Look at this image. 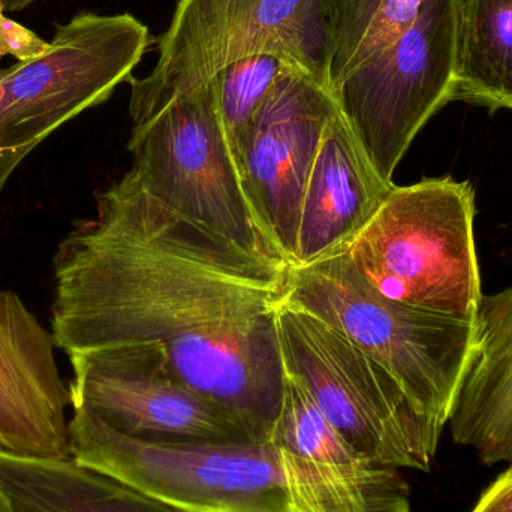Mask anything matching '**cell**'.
Returning <instances> with one entry per match:
<instances>
[{
  "label": "cell",
  "mask_w": 512,
  "mask_h": 512,
  "mask_svg": "<svg viewBox=\"0 0 512 512\" xmlns=\"http://www.w3.org/2000/svg\"><path fill=\"white\" fill-rule=\"evenodd\" d=\"M53 328L68 355L156 343L179 381L270 442L285 394L279 309L289 267L180 218L129 170L53 258Z\"/></svg>",
  "instance_id": "6da1fadb"
},
{
  "label": "cell",
  "mask_w": 512,
  "mask_h": 512,
  "mask_svg": "<svg viewBox=\"0 0 512 512\" xmlns=\"http://www.w3.org/2000/svg\"><path fill=\"white\" fill-rule=\"evenodd\" d=\"M285 303L346 337L390 372L418 409L447 426L477 355V318L391 300L343 252L289 268Z\"/></svg>",
  "instance_id": "7a4b0ae2"
},
{
  "label": "cell",
  "mask_w": 512,
  "mask_h": 512,
  "mask_svg": "<svg viewBox=\"0 0 512 512\" xmlns=\"http://www.w3.org/2000/svg\"><path fill=\"white\" fill-rule=\"evenodd\" d=\"M475 215L469 182L447 176L394 185L343 254L391 300L475 319L484 297Z\"/></svg>",
  "instance_id": "3957f363"
},
{
  "label": "cell",
  "mask_w": 512,
  "mask_h": 512,
  "mask_svg": "<svg viewBox=\"0 0 512 512\" xmlns=\"http://www.w3.org/2000/svg\"><path fill=\"white\" fill-rule=\"evenodd\" d=\"M129 116L131 170L155 200L246 254L286 265L259 230L243 191L213 78Z\"/></svg>",
  "instance_id": "277c9868"
},
{
  "label": "cell",
  "mask_w": 512,
  "mask_h": 512,
  "mask_svg": "<svg viewBox=\"0 0 512 512\" xmlns=\"http://www.w3.org/2000/svg\"><path fill=\"white\" fill-rule=\"evenodd\" d=\"M285 375L361 456L394 469L429 471L444 424L424 414L381 364L316 316L283 303Z\"/></svg>",
  "instance_id": "5b68a950"
},
{
  "label": "cell",
  "mask_w": 512,
  "mask_h": 512,
  "mask_svg": "<svg viewBox=\"0 0 512 512\" xmlns=\"http://www.w3.org/2000/svg\"><path fill=\"white\" fill-rule=\"evenodd\" d=\"M71 459L180 512H295L273 442L129 438L84 409L69 421Z\"/></svg>",
  "instance_id": "8992f818"
},
{
  "label": "cell",
  "mask_w": 512,
  "mask_h": 512,
  "mask_svg": "<svg viewBox=\"0 0 512 512\" xmlns=\"http://www.w3.org/2000/svg\"><path fill=\"white\" fill-rule=\"evenodd\" d=\"M258 54H273L330 86L321 0H179L159 38L155 68L128 80L129 111L191 92Z\"/></svg>",
  "instance_id": "52a82bcc"
},
{
  "label": "cell",
  "mask_w": 512,
  "mask_h": 512,
  "mask_svg": "<svg viewBox=\"0 0 512 512\" xmlns=\"http://www.w3.org/2000/svg\"><path fill=\"white\" fill-rule=\"evenodd\" d=\"M152 44L149 27L128 12H80L68 23L56 24L42 56L5 68L0 192L42 141L128 83Z\"/></svg>",
  "instance_id": "ba28073f"
},
{
  "label": "cell",
  "mask_w": 512,
  "mask_h": 512,
  "mask_svg": "<svg viewBox=\"0 0 512 512\" xmlns=\"http://www.w3.org/2000/svg\"><path fill=\"white\" fill-rule=\"evenodd\" d=\"M333 93L370 164L393 183L412 141L454 101L453 0H424L414 23Z\"/></svg>",
  "instance_id": "9c48e42d"
},
{
  "label": "cell",
  "mask_w": 512,
  "mask_h": 512,
  "mask_svg": "<svg viewBox=\"0 0 512 512\" xmlns=\"http://www.w3.org/2000/svg\"><path fill=\"white\" fill-rule=\"evenodd\" d=\"M69 360L72 409L90 412L129 438L152 444L255 442L234 415L179 381L156 343L81 352Z\"/></svg>",
  "instance_id": "30bf717a"
},
{
  "label": "cell",
  "mask_w": 512,
  "mask_h": 512,
  "mask_svg": "<svg viewBox=\"0 0 512 512\" xmlns=\"http://www.w3.org/2000/svg\"><path fill=\"white\" fill-rule=\"evenodd\" d=\"M337 110L330 86L298 66H286L255 114L236 158L256 224L288 267L297 264L307 180Z\"/></svg>",
  "instance_id": "8fae6325"
},
{
  "label": "cell",
  "mask_w": 512,
  "mask_h": 512,
  "mask_svg": "<svg viewBox=\"0 0 512 512\" xmlns=\"http://www.w3.org/2000/svg\"><path fill=\"white\" fill-rule=\"evenodd\" d=\"M270 441L282 457L295 512H411L399 469L361 456L288 375Z\"/></svg>",
  "instance_id": "7c38bea8"
},
{
  "label": "cell",
  "mask_w": 512,
  "mask_h": 512,
  "mask_svg": "<svg viewBox=\"0 0 512 512\" xmlns=\"http://www.w3.org/2000/svg\"><path fill=\"white\" fill-rule=\"evenodd\" d=\"M53 333L12 291H0V451L66 459L72 406Z\"/></svg>",
  "instance_id": "4fadbf2b"
},
{
  "label": "cell",
  "mask_w": 512,
  "mask_h": 512,
  "mask_svg": "<svg viewBox=\"0 0 512 512\" xmlns=\"http://www.w3.org/2000/svg\"><path fill=\"white\" fill-rule=\"evenodd\" d=\"M340 110L328 123L301 204L295 267L342 254L390 195Z\"/></svg>",
  "instance_id": "5bb4252c"
},
{
  "label": "cell",
  "mask_w": 512,
  "mask_h": 512,
  "mask_svg": "<svg viewBox=\"0 0 512 512\" xmlns=\"http://www.w3.org/2000/svg\"><path fill=\"white\" fill-rule=\"evenodd\" d=\"M478 351L451 411V436L487 466L512 465V286L484 295Z\"/></svg>",
  "instance_id": "9a60e30c"
},
{
  "label": "cell",
  "mask_w": 512,
  "mask_h": 512,
  "mask_svg": "<svg viewBox=\"0 0 512 512\" xmlns=\"http://www.w3.org/2000/svg\"><path fill=\"white\" fill-rule=\"evenodd\" d=\"M0 492L11 512H180L71 457L0 451Z\"/></svg>",
  "instance_id": "2e32d148"
},
{
  "label": "cell",
  "mask_w": 512,
  "mask_h": 512,
  "mask_svg": "<svg viewBox=\"0 0 512 512\" xmlns=\"http://www.w3.org/2000/svg\"><path fill=\"white\" fill-rule=\"evenodd\" d=\"M454 101L512 111V0H453Z\"/></svg>",
  "instance_id": "e0dca14e"
},
{
  "label": "cell",
  "mask_w": 512,
  "mask_h": 512,
  "mask_svg": "<svg viewBox=\"0 0 512 512\" xmlns=\"http://www.w3.org/2000/svg\"><path fill=\"white\" fill-rule=\"evenodd\" d=\"M327 23L331 90L390 47L417 18L424 0H321Z\"/></svg>",
  "instance_id": "ac0fdd59"
},
{
  "label": "cell",
  "mask_w": 512,
  "mask_h": 512,
  "mask_svg": "<svg viewBox=\"0 0 512 512\" xmlns=\"http://www.w3.org/2000/svg\"><path fill=\"white\" fill-rule=\"evenodd\" d=\"M286 66L292 65L273 54H258L231 63L213 78L219 113L234 159L239 155L255 114Z\"/></svg>",
  "instance_id": "d6986e66"
},
{
  "label": "cell",
  "mask_w": 512,
  "mask_h": 512,
  "mask_svg": "<svg viewBox=\"0 0 512 512\" xmlns=\"http://www.w3.org/2000/svg\"><path fill=\"white\" fill-rule=\"evenodd\" d=\"M50 42L39 38L35 32L6 17L0 2V60L12 56L17 62H29L42 56L48 50Z\"/></svg>",
  "instance_id": "ffe728a7"
},
{
  "label": "cell",
  "mask_w": 512,
  "mask_h": 512,
  "mask_svg": "<svg viewBox=\"0 0 512 512\" xmlns=\"http://www.w3.org/2000/svg\"><path fill=\"white\" fill-rule=\"evenodd\" d=\"M471 512H512V468L487 487Z\"/></svg>",
  "instance_id": "44dd1931"
},
{
  "label": "cell",
  "mask_w": 512,
  "mask_h": 512,
  "mask_svg": "<svg viewBox=\"0 0 512 512\" xmlns=\"http://www.w3.org/2000/svg\"><path fill=\"white\" fill-rule=\"evenodd\" d=\"M0 2H2L3 11L8 12V14H15V12L23 11L27 6L38 2V0H0Z\"/></svg>",
  "instance_id": "7402d4cb"
},
{
  "label": "cell",
  "mask_w": 512,
  "mask_h": 512,
  "mask_svg": "<svg viewBox=\"0 0 512 512\" xmlns=\"http://www.w3.org/2000/svg\"><path fill=\"white\" fill-rule=\"evenodd\" d=\"M5 68H0V107H2L3 99H5Z\"/></svg>",
  "instance_id": "603a6c76"
},
{
  "label": "cell",
  "mask_w": 512,
  "mask_h": 512,
  "mask_svg": "<svg viewBox=\"0 0 512 512\" xmlns=\"http://www.w3.org/2000/svg\"><path fill=\"white\" fill-rule=\"evenodd\" d=\"M0 512H11L8 502H6L5 496L0 492Z\"/></svg>",
  "instance_id": "cb8c5ba5"
}]
</instances>
